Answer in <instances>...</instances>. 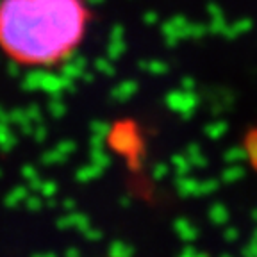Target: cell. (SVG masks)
Instances as JSON below:
<instances>
[{"instance_id":"6da1fadb","label":"cell","mask_w":257,"mask_h":257,"mask_svg":"<svg viewBox=\"0 0 257 257\" xmlns=\"http://www.w3.org/2000/svg\"><path fill=\"white\" fill-rule=\"evenodd\" d=\"M91 22L86 0H0V52L27 68H52L79 50Z\"/></svg>"}]
</instances>
